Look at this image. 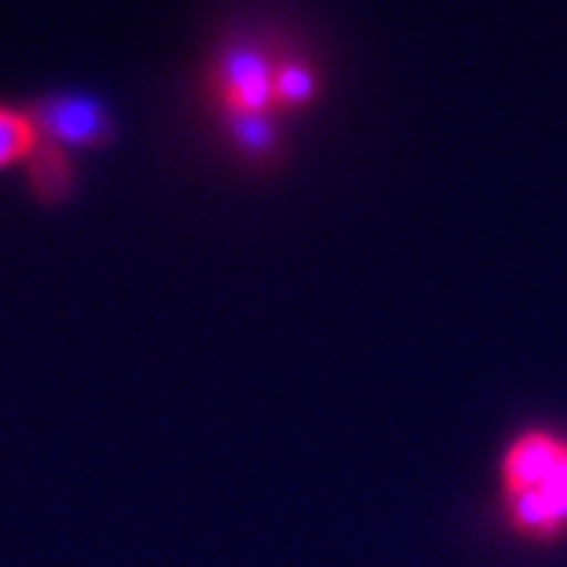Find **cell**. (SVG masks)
<instances>
[{
  "mask_svg": "<svg viewBox=\"0 0 567 567\" xmlns=\"http://www.w3.org/2000/svg\"><path fill=\"white\" fill-rule=\"evenodd\" d=\"M35 145H39V133L29 121V114L0 107V167L29 158Z\"/></svg>",
  "mask_w": 567,
  "mask_h": 567,
  "instance_id": "7",
  "label": "cell"
},
{
  "mask_svg": "<svg viewBox=\"0 0 567 567\" xmlns=\"http://www.w3.org/2000/svg\"><path fill=\"white\" fill-rule=\"evenodd\" d=\"M29 174H32V186L39 189V196L44 203H58L66 196L70 183H73V171L63 158V152L51 142H41L35 145V152L29 155Z\"/></svg>",
  "mask_w": 567,
  "mask_h": 567,
  "instance_id": "4",
  "label": "cell"
},
{
  "mask_svg": "<svg viewBox=\"0 0 567 567\" xmlns=\"http://www.w3.org/2000/svg\"><path fill=\"white\" fill-rule=\"evenodd\" d=\"M319 80L312 73V66L297 58H281L278 63V76H275V104L278 111H300L316 99Z\"/></svg>",
  "mask_w": 567,
  "mask_h": 567,
  "instance_id": "5",
  "label": "cell"
},
{
  "mask_svg": "<svg viewBox=\"0 0 567 567\" xmlns=\"http://www.w3.org/2000/svg\"><path fill=\"white\" fill-rule=\"evenodd\" d=\"M281 58H268L252 44L227 48L212 70V92L218 95L227 117L275 114V76Z\"/></svg>",
  "mask_w": 567,
  "mask_h": 567,
  "instance_id": "2",
  "label": "cell"
},
{
  "mask_svg": "<svg viewBox=\"0 0 567 567\" xmlns=\"http://www.w3.org/2000/svg\"><path fill=\"white\" fill-rule=\"evenodd\" d=\"M41 142L51 145H102L111 140V121L102 104L85 95H51L29 111Z\"/></svg>",
  "mask_w": 567,
  "mask_h": 567,
  "instance_id": "3",
  "label": "cell"
},
{
  "mask_svg": "<svg viewBox=\"0 0 567 567\" xmlns=\"http://www.w3.org/2000/svg\"><path fill=\"white\" fill-rule=\"evenodd\" d=\"M230 136L252 162H268L278 152V133L268 114H244V117H227Z\"/></svg>",
  "mask_w": 567,
  "mask_h": 567,
  "instance_id": "6",
  "label": "cell"
},
{
  "mask_svg": "<svg viewBox=\"0 0 567 567\" xmlns=\"http://www.w3.org/2000/svg\"><path fill=\"white\" fill-rule=\"evenodd\" d=\"M498 511L511 536L533 546L567 539V432L527 425L498 457Z\"/></svg>",
  "mask_w": 567,
  "mask_h": 567,
  "instance_id": "1",
  "label": "cell"
}]
</instances>
